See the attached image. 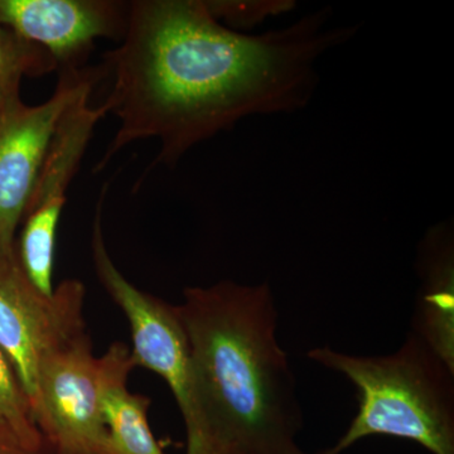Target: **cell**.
Wrapping results in <instances>:
<instances>
[{"label": "cell", "instance_id": "6da1fadb", "mask_svg": "<svg viewBox=\"0 0 454 454\" xmlns=\"http://www.w3.org/2000/svg\"><path fill=\"white\" fill-rule=\"evenodd\" d=\"M325 20L250 35L220 23L206 0L131 2L124 37L106 57L113 83L101 106L119 128L97 170L146 139L160 142L154 166H173L241 119L306 106L316 62L349 35Z\"/></svg>", "mask_w": 454, "mask_h": 454}, {"label": "cell", "instance_id": "7a4b0ae2", "mask_svg": "<svg viewBox=\"0 0 454 454\" xmlns=\"http://www.w3.org/2000/svg\"><path fill=\"white\" fill-rule=\"evenodd\" d=\"M177 307L190 345L186 454H309L268 283L190 286Z\"/></svg>", "mask_w": 454, "mask_h": 454}, {"label": "cell", "instance_id": "3957f363", "mask_svg": "<svg viewBox=\"0 0 454 454\" xmlns=\"http://www.w3.org/2000/svg\"><path fill=\"white\" fill-rule=\"evenodd\" d=\"M309 357L351 380L358 403L345 434L315 454H340L370 435L406 439L432 454H454V370L413 331L387 356L318 348Z\"/></svg>", "mask_w": 454, "mask_h": 454}, {"label": "cell", "instance_id": "277c9868", "mask_svg": "<svg viewBox=\"0 0 454 454\" xmlns=\"http://www.w3.org/2000/svg\"><path fill=\"white\" fill-rule=\"evenodd\" d=\"M86 288L66 279L46 295L26 276L17 249L0 252V351L8 358L29 404L37 387L42 360L85 333Z\"/></svg>", "mask_w": 454, "mask_h": 454}, {"label": "cell", "instance_id": "5b68a950", "mask_svg": "<svg viewBox=\"0 0 454 454\" xmlns=\"http://www.w3.org/2000/svg\"><path fill=\"white\" fill-rule=\"evenodd\" d=\"M53 94L28 106L20 91L0 97V252L16 250L17 231L59 121L82 92L94 89L98 71L62 68Z\"/></svg>", "mask_w": 454, "mask_h": 454}, {"label": "cell", "instance_id": "8992f818", "mask_svg": "<svg viewBox=\"0 0 454 454\" xmlns=\"http://www.w3.org/2000/svg\"><path fill=\"white\" fill-rule=\"evenodd\" d=\"M31 409L51 453L100 454L98 357L86 331L42 360Z\"/></svg>", "mask_w": 454, "mask_h": 454}, {"label": "cell", "instance_id": "52a82bcc", "mask_svg": "<svg viewBox=\"0 0 454 454\" xmlns=\"http://www.w3.org/2000/svg\"><path fill=\"white\" fill-rule=\"evenodd\" d=\"M107 186L97 205L92 226L91 250L98 282L121 309L130 325L131 357L167 382L179 411L187 395L190 345L177 306L140 291L119 270L107 252L103 230V203Z\"/></svg>", "mask_w": 454, "mask_h": 454}, {"label": "cell", "instance_id": "ba28073f", "mask_svg": "<svg viewBox=\"0 0 454 454\" xmlns=\"http://www.w3.org/2000/svg\"><path fill=\"white\" fill-rule=\"evenodd\" d=\"M91 90L82 92L57 125L40 175L23 216L18 255L28 270L50 273L55 268L57 229L66 193L74 181L98 122L106 115L103 106L90 104Z\"/></svg>", "mask_w": 454, "mask_h": 454}, {"label": "cell", "instance_id": "9c48e42d", "mask_svg": "<svg viewBox=\"0 0 454 454\" xmlns=\"http://www.w3.org/2000/svg\"><path fill=\"white\" fill-rule=\"evenodd\" d=\"M129 9L116 0H0V25L46 50L59 70L79 68L95 41L122 40Z\"/></svg>", "mask_w": 454, "mask_h": 454}, {"label": "cell", "instance_id": "30bf717a", "mask_svg": "<svg viewBox=\"0 0 454 454\" xmlns=\"http://www.w3.org/2000/svg\"><path fill=\"white\" fill-rule=\"evenodd\" d=\"M136 367L130 348L122 342H114L98 357V403L106 428L100 454H167L149 426L151 399L128 387Z\"/></svg>", "mask_w": 454, "mask_h": 454}, {"label": "cell", "instance_id": "8fae6325", "mask_svg": "<svg viewBox=\"0 0 454 454\" xmlns=\"http://www.w3.org/2000/svg\"><path fill=\"white\" fill-rule=\"evenodd\" d=\"M452 229L433 227L419 252L422 278L413 333L454 370V254Z\"/></svg>", "mask_w": 454, "mask_h": 454}, {"label": "cell", "instance_id": "7c38bea8", "mask_svg": "<svg viewBox=\"0 0 454 454\" xmlns=\"http://www.w3.org/2000/svg\"><path fill=\"white\" fill-rule=\"evenodd\" d=\"M0 438L31 450H49L13 367L0 351Z\"/></svg>", "mask_w": 454, "mask_h": 454}, {"label": "cell", "instance_id": "4fadbf2b", "mask_svg": "<svg viewBox=\"0 0 454 454\" xmlns=\"http://www.w3.org/2000/svg\"><path fill=\"white\" fill-rule=\"evenodd\" d=\"M59 70L46 50L0 25V97L20 91L25 77H42Z\"/></svg>", "mask_w": 454, "mask_h": 454}, {"label": "cell", "instance_id": "5bb4252c", "mask_svg": "<svg viewBox=\"0 0 454 454\" xmlns=\"http://www.w3.org/2000/svg\"><path fill=\"white\" fill-rule=\"evenodd\" d=\"M212 16L232 31L250 29L264 22L268 17L288 12L293 2L286 0H262V2H240V0H206Z\"/></svg>", "mask_w": 454, "mask_h": 454}, {"label": "cell", "instance_id": "9a60e30c", "mask_svg": "<svg viewBox=\"0 0 454 454\" xmlns=\"http://www.w3.org/2000/svg\"><path fill=\"white\" fill-rule=\"evenodd\" d=\"M0 454H52L49 450H31L20 446V444L13 443V442L5 441L0 438Z\"/></svg>", "mask_w": 454, "mask_h": 454}]
</instances>
